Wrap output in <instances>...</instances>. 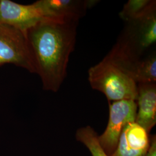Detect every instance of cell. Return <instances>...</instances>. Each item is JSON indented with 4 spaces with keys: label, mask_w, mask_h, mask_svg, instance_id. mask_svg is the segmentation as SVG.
Returning a JSON list of instances; mask_svg holds the SVG:
<instances>
[{
    "label": "cell",
    "mask_w": 156,
    "mask_h": 156,
    "mask_svg": "<svg viewBox=\"0 0 156 156\" xmlns=\"http://www.w3.org/2000/svg\"><path fill=\"white\" fill-rule=\"evenodd\" d=\"M78 24L44 18L26 32L35 73L45 90L57 92L67 76Z\"/></svg>",
    "instance_id": "cell-1"
},
{
    "label": "cell",
    "mask_w": 156,
    "mask_h": 156,
    "mask_svg": "<svg viewBox=\"0 0 156 156\" xmlns=\"http://www.w3.org/2000/svg\"><path fill=\"white\" fill-rule=\"evenodd\" d=\"M91 87L102 93L110 102L136 101L137 83L105 57L88 71Z\"/></svg>",
    "instance_id": "cell-2"
},
{
    "label": "cell",
    "mask_w": 156,
    "mask_h": 156,
    "mask_svg": "<svg viewBox=\"0 0 156 156\" xmlns=\"http://www.w3.org/2000/svg\"><path fill=\"white\" fill-rule=\"evenodd\" d=\"M156 42V9L140 19L127 22L120 38L115 44L128 56L140 59Z\"/></svg>",
    "instance_id": "cell-3"
},
{
    "label": "cell",
    "mask_w": 156,
    "mask_h": 156,
    "mask_svg": "<svg viewBox=\"0 0 156 156\" xmlns=\"http://www.w3.org/2000/svg\"><path fill=\"white\" fill-rule=\"evenodd\" d=\"M13 64L35 73L26 33L0 23V65Z\"/></svg>",
    "instance_id": "cell-4"
},
{
    "label": "cell",
    "mask_w": 156,
    "mask_h": 156,
    "mask_svg": "<svg viewBox=\"0 0 156 156\" xmlns=\"http://www.w3.org/2000/svg\"><path fill=\"white\" fill-rule=\"evenodd\" d=\"M109 116L104 133L98 136L101 146L111 156L117 147L120 136L125 126L135 122L137 105L135 101L122 100L109 102Z\"/></svg>",
    "instance_id": "cell-5"
},
{
    "label": "cell",
    "mask_w": 156,
    "mask_h": 156,
    "mask_svg": "<svg viewBox=\"0 0 156 156\" xmlns=\"http://www.w3.org/2000/svg\"><path fill=\"white\" fill-rule=\"evenodd\" d=\"M137 84L156 82V56L153 53L145 58H133L115 45L105 57Z\"/></svg>",
    "instance_id": "cell-6"
},
{
    "label": "cell",
    "mask_w": 156,
    "mask_h": 156,
    "mask_svg": "<svg viewBox=\"0 0 156 156\" xmlns=\"http://www.w3.org/2000/svg\"><path fill=\"white\" fill-rule=\"evenodd\" d=\"M98 2L95 0H39L34 4L44 18L78 23L87 11Z\"/></svg>",
    "instance_id": "cell-7"
},
{
    "label": "cell",
    "mask_w": 156,
    "mask_h": 156,
    "mask_svg": "<svg viewBox=\"0 0 156 156\" xmlns=\"http://www.w3.org/2000/svg\"><path fill=\"white\" fill-rule=\"evenodd\" d=\"M44 17L34 2L22 5L10 0H0V23L26 33Z\"/></svg>",
    "instance_id": "cell-8"
},
{
    "label": "cell",
    "mask_w": 156,
    "mask_h": 156,
    "mask_svg": "<svg viewBox=\"0 0 156 156\" xmlns=\"http://www.w3.org/2000/svg\"><path fill=\"white\" fill-rule=\"evenodd\" d=\"M150 145L149 133L140 125L127 124L121 133L117 147L111 156H144Z\"/></svg>",
    "instance_id": "cell-9"
},
{
    "label": "cell",
    "mask_w": 156,
    "mask_h": 156,
    "mask_svg": "<svg viewBox=\"0 0 156 156\" xmlns=\"http://www.w3.org/2000/svg\"><path fill=\"white\" fill-rule=\"evenodd\" d=\"M137 111L135 122L149 133L156 124V83L137 84Z\"/></svg>",
    "instance_id": "cell-10"
},
{
    "label": "cell",
    "mask_w": 156,
    "mask_h": 156,
    "mask_svg": "<svg viewBox=\"0 0 156 156\" xmlns=\"http://www.w3.org/2000/svg\"><path fill=\"white\" fill-rule=\"evenodd\" d=\"M155 9V0H129L120 12V17L128 22L144 16Z\"/></svg>",
    "instance_id": "cell-11"
},
{
    "label": "cell",
    "mask_w": 156,
    "mask_h": 156,
    "mask_svg": "<svg viewBox=\"0 0 156 156\" xmlns=\"http://www.w3.org/2000/svg\"><path fill=\"white\" fill-rule=\"evenodd\" d=\"M76 138L88 148L92 156H109L101 146L97 134L90 126L78 129Z\"/></svg>",
    "instance_id": "cell-12"
},
{
    "label": "cell",
    "mask_w": 156,
    "mask_h": 156,
    "mask_svg": "<svg viewBox=\"0 0 156 156\" xmlns=\"http://www.w3.org/2000/svg\"><path fill=\"white\" fill-rule=\"evenodd\" d=\"M144 156H156V135H152L150 138V145Z\"/></svg>",
    "instance_id": "cell-13"
}]
</instances>
